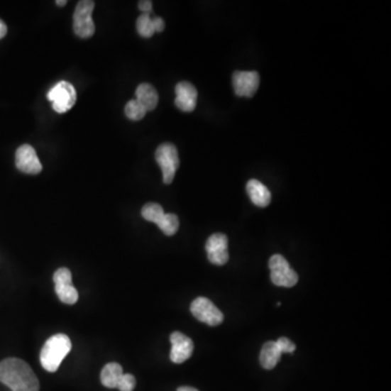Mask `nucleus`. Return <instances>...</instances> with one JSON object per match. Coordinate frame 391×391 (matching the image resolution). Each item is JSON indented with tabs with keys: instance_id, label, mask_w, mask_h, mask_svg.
<instances>
[{
	"instance_id": "nucleus-16",
	"label": "nucleus",
	"mask_w": 391,
	"mask_h": 391,
	"mask_svg": "<svg viewBox=\"0 0 391 391\" xmlns=\"http://www.w3.org/2000/svg\"><path fill=\"white\" fill-rule=\"evenodd\" d=\"M280 357H282V352L278 349L276 343L268 341L262 347L261 353H260V363L265 370H273L280 362Z\"/></svg>"
},
{
	"instance_id": "nucleus-7",
	"label": "nucleus",
	"mask_w": 391,
	"mask_h": 391,
	"mask_svg": "<svg viewBox=\"0 0 391 391\" xmlns=\"http://www.w3.org/2000/svg\"><path fill=\"white\" fill-rule=\"evenodd\" d=\"M55 290L61 302L75 304L79 300V292L72 284V274L67 268H61L53 274Z\"/></svg>"
},
{
	"instance_id": "nucleus-14",
	"label": "nucleus",
	"mask_w": 391,
	"mask_h": 391,
	"mask_svg": "<svg viewBox=\"0 0 391 391\" xmlns=\"http://www.w3.org/2000/svg\"><path fill=\"white\" fill-rule=\"evenodd\" d=\"M247 192L253 204L257 206L265 208L271 202V192L265 185L257 180H250L248 182Z\"/></svg>"
},
{
	"instance_id": "nucleus-2",
	"label": "nucleus",
	"mask_w": 391,
	"mask_h": 391,
	"mask_svg": "<svg viewBox=\"0 0 391 391\" xmlns=\"http://www.w3.org/2000/svg\"><path fill=\"white\" fill-rule=\"evenodd\" d=\"M71 349H72V343L67 335L57 334L51 336L40 351V364L47 372H57Z\"/></svg>"
},
{
	"instance_id": "nucleus-26",
	"label": "nucleus",
	"mask_w": 391,
	"mask_h": 391,
	"mask_svg": "<svg viewBox=\"0 0 391 391\" xmlns=\"http://www.w3.org/2000/svg\"><path fill=\"white\" fill-rule=\"evenodd\" d=\"M7 26H6L5 22L3 20H0V40L5 38L6 34H7Z\"/></svg>"
},
{
	"instance_id": "nucleus-6",
	"label": "nucleus",
	"mask_w": 391,
	"mask_h": 391,
	"mask_svg": "<svg viewBox=\"0 0 391 391\" xmlns=\"http://www.w3.org/2000/svg\"><path fill=\"white\" fill-rule=\"evenodd\" d=\"M269 266L271 270V280L274 285L290 288L294 287L298 282V275L282 255H274L271 257Z\"/></svg>"
},
{
	"instance_id": "nucleus-1",
	"label": "nucleus",
	"mask_w": 391,
	"mask_h": 391,
	"mask_svg": "<svg viewBox=\"0 0 391 391\" xmlns=\"http://www.w3.org/2000/svg\"><path fill=\"white\" fill-rule=\"evenodd\" d=\"M0 382L12 391H40V382L31 366L16 358L0 362Z\"/></svg>"
},
{
	"instance_id": "nucleus-19",
	"label": "nucleus",
	"mask_w": 391,
	"mask_h": 391,
	"mask_svg": "<svg viewBox=\"0 0 391 391\" xmlns=\"http://www.w3.org/2000/svg\"><path fill=\"white\" fill-rule=\"evenodd\" d=\"M165 214L163 206L158 204H153V202L145 204L144 208L141 209L143 218L148 222L155 223L157 225Z\"/></svg>"
},
{
	"instance_id": "nucleus-8",
	"label": "nucleus",
	"mask_w": 391,
	"mask_h": 391,
	"mask_svg": "<svg viewBox=\"0 0 391 391\" xmlns=\"http://www.w3.org/2000/svg\"><path fill=\"white\" fill-rule=\"evenodd\" d=\"M190 311L198 321L210 326H218L224 321L223 313L204 297L194 299L190 306Z\"/></svg>"
},
{
	"instance_id": "nucleus-5",
	"label": "nucleus",
	"mask_w": 391,
	"mask_h": 391,
	"mask_svg": "<svg viewBox=\"0 0 391 391\" xmlns=\"http://www.w3.org/2000/svg\"><path fill=\"white\" fill-rule=\"evenodd\" d=\"M155 160L163 170V182L171 184L180 165L177 149L171 143L160 145L155 151Z\"/></svg>"
},
{
	"instance_id": "nucleus-21",
	"label": "nucleus",
	"mask_w": 391,
	"mask_h": 391,
	"mask_svg": "<svg viewBox=\"0 0 391 391\" xmlns=\"http://www.w3.org/2000/svg\"><path fill=\"white\" fill-rule=\"evenodd\" d=\"M147 111L136 99L130 100L126 106V114L130 120L139 121L146 116Z\"/></svg>"
},
{
	"instance_id": "nucleus-12",
	"label": "nucleus",
	"mask_w": 391,
	"mask_h": 391,
	"mask_svg": "<svg viewBox=\"0 0 391 391\" xmlns=\"http://www.w3.org/2000/svg\"><path fill=\"white\" fill-rule=\"evenodd\" d=\"M16 165L18 170L26 174H38L42 172L43 165L36 151L30 145H22L16 153Z\"/></svg>"
},
{
	"instance_id": "nucleus-27",
	"label": "nucleus",
	"mask_w": 391,
	"mask_h": 391,
	"mask_svg": "<svg viewBox=\"0 0 391 391\" xmlns=\"http://www.w3.org/2000/svg\"><path fill=\"white\" fill-rule=\"evenodd\" d=\"M177 391H199V390H197V389L196 388H192V387L183 386V387H180V388L177 389Z\"/></svg>"
},
{
	"instance_id": "nucleus-22",
	"label": "nucleus",
	"mask_w": 391,
	"mask_h": 391,
	"mask_svg": "<svg viewBox=\"0 0 391 391\" xmlns=\"http://www.w3.org/2000/svg\"><path fill=\"white\" fill-rule=\"evenodd\" d=\"M136 386V380L132 374H123L116 388L120 391H133Z\"/></svg>"
},
{
	"instance_id": "nucleus-20",
	"label": "nucleus",
	"mask_w": 391,
	"mask_h": 391,
	"mask_svg": "<svg viewBox=\"0 0 391 391\" xmlns=\"http://www.w3.org/2000/svg\"><path fill=\"white\" fill-rule=\"evenodd\" d=\"M136 28L138 34L145 38H150L155 33L150 14H141L138 19H137Z\"/></svg>"
},
{
	"instance_id": "nucleus-28",
	"label": "nucleus",
	"mask_w": 391,
	"mask_h": 391,
	"mask_svg": "<svg viewBox=\"0 0 391 391\" xmlns=\"http://www.w3.org/2000/svg\"><path fill=\"white\" fill-rule=\"evenodd\" d=\"M56 5L59 7H63V6L67 5V1L65 0H57Z\"/></svg>"
},
{
	"instance_id": "nucleus-4",
	"label": "nucleus",
	"mask_w": 391,
	"mask_h": 391,
	"mask_svg": "<svg viewBox=\"0 0 391 391\" xmlns=\"http://www.w3.org/2000/svg\"><path fill=\"white\" fill-rule=\"evenodd\" d=\"M49 101L53 102V108L58 114H65L72 109L77 102V92L75 86L69 82L61 81L51 88L47 94Z\"/></svg>"
},
{
	"instance_id": "nucleus-17",
	"label": "nucleus",
	"mask_w": 391,
	"mask_h": 391,
	"mask_svg": "<svg viewBox=\"0 0 391 391\" xmlns=\"http://www.w3.org/2000/svg\"><path fill=\"white\" fill-rule=\"evenodd\" d=\"M123 374L124 373H123L122 366L119 363H116V362H112V363L106 364L104 368H102L100 380H101V384L106 388H116Z\"/></svg>"
},
{
	"instance_id": "nucleus-18",
	"label": "nucleus",
	"mask_w": 391,
	"mask_h": 391,
	"mask_svg": "<svg viewBox=\"0 0 391 391\" xmlns=\"http://www.w3.org/2000/svg\"><path fill=\"white\" fill-rule=\"evenodd\" d=\"M158 226L167 236H173L179 231V218L173 213H165L161 221L158 223Z\"/></svg>"
},
{
	"instance_id": "nucleus-24",
	"label": "nucleus",
	"mask_w": 391,
	"mask_h": 391,
	"mask_svg": "<svg viewBox=\"0 0 391 391\" xmlns=\"http://www.w3.org/2000/svg\"><path fill=\"white\" fill-rule=\"evenodd\" d=\"M153 28H155V32L161 33L163 32L165 28V21H163V18H159V16H155L153 18Z\"/></svg>"
},
{
	"instance_id": "nucleus-23",
	"label": "nucleus",
	"mask_w": 391,
	"mask_h": 391,
	"mask_svg": "<svg viewBox=\"0 0 391 391\" xmlns=\"http://www.w3.org/2000/svg\"><path fill=\"white\" fill-rule=\"evenodd\" d=\"M276 346L282 353H292L296 350V345L290 339L282 337L276 341Z\"/></svg>"
},
{
	"instance_id": "nucleus-11",
	"label": "nucleus",
	"mask_w": 391,
	"mask_h": 391,
	"mask_svg": "<svg viewBox=\"0 0 391 391\" xmlns=\"http://www.w3.org/2000/svg\"><path fill=\"white\" fill-rule=\"evenodd\" d=\"M170 341L172 343L170 359L173 363H184L192 357V352H194V343L189 337L180 331H174L170 336Z\"/></svg>"
},
{
	"instance_id": "nucleus-25",
	"label": "nucleus",
	"mask_w": 391,
	"mask_h": 391,
	"mask_svg": "<svg viewBox=\"0 0 391 391\" xmlns=\"http://www.w3.org/2000/svg\"><path fill=\"white\" fill-rule=\"evenodd\" d=\"M138 8L141 12L149 14V12L153 10V3H151V1H149V0H143V1H139Z\"/></svg>"
},
{
	"instance_id": "nucleus-9",
	"label": "nucleus",
	"mask_w": 391,
	"mask_h": 391,
	"mask_svg": "<svg viewBox=\"0 0 391 391\" xmlns=\"http://www.w3.org/2000/svg\"><path fill=\"white\" fill-rule=\"evenodd\" d=\"M259 85L260 75L255 71H236L233 75V87L239 97H253Z\"/></svg>"
},
{
	"instance_id": "nucleus-10",
	"label": "nucleus",
	"mask_w": 391,
	"mask_h": 391,
	"mask_svg": "<svg viewBox=\"0 0 391 391\" xmlns=\"http://www.w3.org/2000/svg\"><path fill=\"white\" fill-rule=\"evenodd\" d=\"M227 248H228V239L224 234L216 233L209 237L206 243L209 261L216 265H224L229 259Z\"/></svg>"
},
{
	"instance_id": "nucleus-15",
	"label": "nucleus",
	"mask_w": 391,
	"mask_h": 391,
	"mask_svg": "<svg viewBox=\"0 0 391 391\" xmlns=\"http://www.w3.org/2000/svg\"><path fill=\"white\" fill-rule=\"evenodd\" d=\"M136 100L144 106L146 111H153L157 108L159 102V95H158L155 88L148 83H143L137 87Z\"/></svg>"
},
{
	"instance_id": "nucleus-13",
	"label": "nucleus",
	"mask_w": 391,
	"mask_h": 391,
	"mask_svg": "<svg viewBox=\"0 0 391 391\" xmlns=\"http://www.w3.org/2000/svg\"><path fill=\"white\" fill-rule=\"evenodd\" d=\"M175 104L184 112L194 111L197 104V89L189 82H181L175 87Z\"/></svg>"
},
{
	"instance_id": "nucleus-3",
	"label": "nucleus",
	"mask_w": 391,
	"mask_h": 391,
	"mask_svg": "<svg viewBox=\"0 0 391 391\" xmlns=\"http://www.w3.org/2000/svg\"><path fill=\"white\" fill-rule=\"evenodd\" d=\"M95 3L92 0H82L77 4L73 14V30L81 38H89L95 33L93 14Z\"/></svg>"
}]
</instances>
